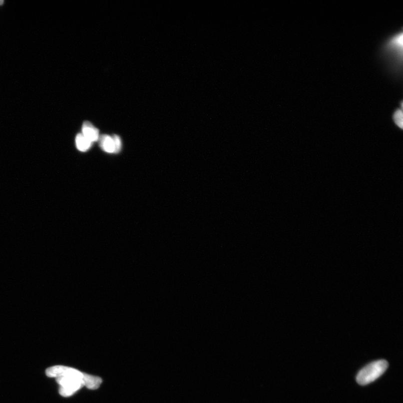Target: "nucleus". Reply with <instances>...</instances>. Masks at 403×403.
I'll list each match as a JSON object with an SVG mask.
<instances>
[{
  "mask_svg": "<svg viewBox=\"0 0 403 403\" xmlns=\"http://www.w3.org/2000/svg\"><path fill=\"white\" fill-rule=\"evenodd\" d=\"M388 366L386 360L381 359L372 362L360 370L356 377L359 385H366L375 381L385 372Z\"/></svg>",
  "mask_w": 403,
  "mask_h": 403,
  "instance_id": "2",
  "label": "nucleus"
},
{
  "mask_svg": "<svg viewBox=\"0 0 403 403\" xmlns=\"http://www.w3.org/2000/svg\"><path fill=\"white\" fill-rule=\"evenodd\" d=\"M112 138L115 146V153H120L122 149V141L120 137L117 135H114Z\"/></svg>",
  "mask_w": 403,
  "mask_h": 403,
  "instance_id": "8",
  "label": "nucleus"
},
{
  "mask_svg": "<svg viewBox=\"0 0 403 403\" xmlns=\"http://www.w3.org/2000/svg\"><path fill=\"white\" fill-rule=\"evenodd\" d=\"M87 373L78 371L74 374L64 377L57 378V382L60 385V395L69 397L74 394L84 386L85 378Z\"/></svg>",
  "mask_w": 403,
  "mask_h": 403,
  "instance_id": "3",
  "label": "nucleus"
},
{
  "mask_svg": "<svg viewBox=\"0 0 403 403\" xmlns=\"http://www.w3.org/2000/svg\"><path fill=\"white\" fill-rule=\"evenodd\" d=\"M402 32L397 33L386 41L382 54L390 67L396 71L401 69L402 61Z\"/></svg>",
  "mask_w": 403,
  "mask_h": 403,
  "instance_id": "1",
  "label": "nucleus"
},
{
  "mask_svg": "<svg viewBox=\"0 0 403 403\" xmlns=\"http://www.w3.org/2000/svg\"><path fill=\"white\" fill-rule=\"evenodd\" d=\"M92 142L88 140L82 134H79L76 137V144L78 149L82 152H85L91 148Z\"/></svg>",
  "mask_w": 403,
  "mask_h": 403,
  "instance_id": "6",
  "label": "nucleus"
},
{
  "mask_svg": "<svg viewBox=\"0 0 403 403\" xmlns=\"http://www.w3.org/2000/svg\"><path fill=\"white\" fill-rule=\"evenodd\" d=\"M83 135L90 141H97L99 139V130L95 127L91 123L85 122L82 128Z\"/></svg>",
  "mask_w": 403,
  "mask_h": 403,
  "instance_id": "4",
  "label": "nucleus"
},
{
  "mask_svg": "<svg viewBox=\"0 0 403 403\" xmlns=\"http://www.w3.org/2000/svg\"><path fill=\"white\" fill-rule=\"evenodd\" d=\"M4 3V2L3 1V0H0V6H2Z\"/></svg>",
  "mask_w": 403,
  "mask_h": 403,
  "instance_id": "9",
  "label": "nucleus"
},
{
  "mask_svg": "<svg viewBox=\"0 0 403 403\" xmlns=\"http://www.w3.org/2000/svg\"><path fill=\"white\" fill-rule=\"evenodd\" d=\"M393 120L395 124L400 129L403 127V115L402 109H397L393 114Z\"/></svg>",
  "mask_w": 403,
  "mask_h": 403,
  "instance_id": "7",
  "label": "nucleus"
},
{
  "mask_svg": "<svg viewBox=\"0 0 403 403\" xmlns=\"http://www.w3.org/2000/svg\"><path fill=\"white\" fill-rule=\"evenodd\" d=\"M99 144L101 148L106 153H115V146L112 137L103 135L99 137Z\"/></svg>",
  "mask_w": 403,
  "mask_h": 403,
  "instance_id": "5",
  "label": "nucleus"
}]
</instances>
